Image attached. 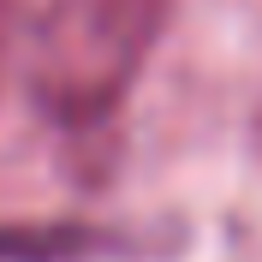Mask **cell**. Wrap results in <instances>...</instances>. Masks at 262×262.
Returning <instances> with one entry per match:
<instances>
[{
    "mask_svg": "<svg viewBox=\"0 0 262 262\" xmlns=\"http://www.w3.org/2000/svg\"><path fill=\"white\" fill-rule=\"evenodd\" d=\"M12 30H18V0H0V83H6V60H12Z\"/></svg>",
    "mask_w": 262,
    "mask_h": 262,
    "instance_id": "3957f363",
    "label": "cell"
},
{
    "mask_svg": "<svg viewBox=\"0 0 262 262\" xmlns=\"http://www.w3.org/2000/svg\"><path fill=\"white\" fill-rule=\"evenodd\" d=\"M173 0H48L30 48V101L66 131H96L119 114L167 30Z\"/></svg>",
    "mask_w": 262,
    "mask_h": 262,
    "instance_id": "6da1fadb",
    "label": "cell"
},
{
    "mask_svg": "<svg viewBox=\"0 0 262 262\" xmlns=\"http://www.w3.org/2000/svg\"><path fill=\"white\" fill-rule=\"evenodd\" d=\"M149 227H114V221H0V262H114L149 256Z\"/></svg>",
    "mask_w": 262,
    "mask_h": 262,
    "instance_id": "7a4b0ae2",
    "label": "cell"
}]
</instances>
